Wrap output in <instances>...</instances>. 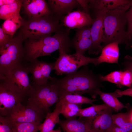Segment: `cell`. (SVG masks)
I'll return each instance as SVG.
<instances>
[{
  "label": "cell",
  "instance_id": "cell-1",
  "mask_svg": "<svg viewBox=\"0 0 132 132\" xmlns=\"http://www.w3.org/2000/svg\"><path fill=\"white\" fill-rule=\"evenodd\" d=\"M102 76L94 74L86 65L80 70L63 78L51 77L49 79L60 92L80 95L88 94L95 98L102 86Z\"/></svg>",
  "mask_w": 132,
  "mask_h": 132
},
{
  "label": "cell",
  "instance_id": "cell-2",
  "mask_svg": "<svg viewBox=\"0 0 132 132\" xmlns=\"http://www.w3.org/2000/svg\"><path fill=\"white\" fill-rule=\"evenodd\" d=\"M24 42V63L31 62L39 57L49 55L57 50L64 49L66 45L63 35L58 31L52 36L27 39Z\"/></svg>",
  "mask_w": 132,
  "mask_h": 132
},
{
  "label": "cell",
  "instance_id": "cell-3",
  "mask_svg": "<svg viewBox=\"0 0 132 132\" xmlns=\"http://www.w3.org/2000/svg\"><path fill=\"white\" fill-rule=\"evenodd\" d=\"M127 11L118 10H106L103 19L104 32L103 46L113 42L124 44L127 46L130 43L127 37Z\"/></svg>",
  "mask_w": 132,
  "mask_h": 132
},
{
  "label": "cell",
  "instance_id": "cell-4",
  "mask_svg": "<svg viewBox=\"0 0 132 132\" xmlns=\"http://www.w3.org/2000/svg\"><path fill=\"white\" fill-rule=\"evenodd\" d=\"M60 19L53 14L29 18L27 21L23 20L18 32L24 40L50 36L62 27L59 23Z\"/></svg>",
  "mask_w": 132,
  "mask_h": 132
},
{
  "label": "cell",
  "instance_id": "cell-5",
  "mask_svg": "<svg viewBox=\"0 0 132 132\" xmlns=\"http://www.w3.org/2000/svg\"><path fill=\"white\" fill-rule=\"evenodd\" d=\"M24 41L19 32L13 39L0 47V79L22 63Z\"/></svg>",
  "mask_w": 132,
  "mask_h": 132
},
{
  "label": "cell",
  "instance_id": "cell-6",
  "mask_svg": "<svg viewBox=\"0 0 132 132\" xmlns=\"http://www.w3.org/2000/svg\"><path fill=\"white\" fill-rule=\"evenodd\" d=\"M31 84L28 96V104L47 114L50 112V108L59 101L58 89L49 79L47 83L42 85L38 86L33 83Z\"/></svg>",
  "mask_w": 132,
  "mask_h": 132
},
{
  "label": "cell",
  "instance_id": "cell-7",
  "mask_svg": "<svg viewBox=\"0 0 132 132\" xmlns=\"http://www.w3.org/2000/svg\"><path fill=\"white\" fill-rule=\"evenodd\" d=\"M58 51L59 56L55 62L54 67L55 73L58 75L74 73L80 67L90 63L98 65V57L90 58L75 53L69 54L63 50Z\"/></svg>",
  "mask_w": 132,
  "mask_h": 132
},
{
  "label": "cell",
  "instance_id": "cell-8",
  "mask_svg": "<svg viewBox=\"0 0 132 132\" xmlns=\"http://www.w3.org/2000/svg\"><path fill=\"white\" fill-rule=\"evenodd\" d=\"M26 64H22L8 73L1 81L14 90L28 96L32 84Z\"/></svg>",
  "mask_w": 132,
  "mask_h": 132
},
{
  "label": "cell",
  "instance_id": "cell-9",
  "mask_svg": "<svg viewBox=\"0 0 132 132\" xmlns=\"http://www.w3.org/2000/svg\"><path fill=\"white\" fill-rule=\"evenodd\" d=\"M46 114L30 105L25 106L20 103L14 106L5 117L12 122H41L45 118Z\"/></svg>",
  "mask_w": 132,
  "mask_h": 132
},
{
  "label": "cell",
  "instance_id": "cell-10",
  "mask_svg": "<svg viewBox=\"0 0 132 132\" xmlns=\"http://www.w3.org/2000/svg\"><path fill=\"white\" fill-rule=\"evenodd\" d=\"M29 73L31 74L33 83L38 86L46 84L54 70L55 62L48 63L37 59L25 63Z\"/></svg>",
  "mask_w": 132,
  "mask_h": 132
},
{
  "label": "cell",
  "instance_id": "cell-11",
  "mask_svg": "<svg viewBox=\"0 0 132 132\" xmlns=\"http://www.w3.org/2000/svg\"><path fill=\"white\" fill-rule=\"evenodd\" d=\"M26 97L3 82L0 83V115L6 116L11 109Z\"/></svg>",
  "mask_w": 132,
  "mask_h": 132
},
{
  "label": "cell",
  "instance_id": "cell-12",
  "mask_svg": "<svg viewBox=\"0 0 132 132\" xmlns=\"http://www.w3.org/2000/svg\"><path fill=\"white\" fill-rule=\"evenodd\" d=\"M106 10L95 12V18L90 28V33L92 41V48L88 53L89 54H98L103 48L102 43L104 32L103 19Z\"/></svg>",
  "mask_w": 132,
  "mask_h": 132
},
{
  "label": "cell",
  "instance_id": "cell-13",
  "mask_svg": "<svg viewBox=\"0 0 132 132\" xmlns=\"http://www.w3.org/2000/svg\"><path fill=\"white\" fill-rule=\"evenodd\" d=\"M94 20L89 14L78 10L72 11L63 17L61 21L62 25L70 30L92 25Z\"/></svg>",
  "mask_w": 132,
  "mask_h": 132
},
{
  "label": "cell",
  "instance_id": "cell-14",
  "mask_svg": "<svg viewBox=\"0 0 132 132\" xmlns=\"http://www.w3.org/2000/svg\"><path fill=\"white\" fill-rule=\"evenodd\" d=\"M71 41L72 47L76 51L75 53L84 55L87 50L89 52L92 46L90 28L85 27L77 29Z\"/></svg>",
  "mask_w": 132,
  "mask_h": 132
},
{
  "label": "cell",
  "instance_id": "cell-15",
  "mask_svg": "<svg viewBox=\"0 0 132 132\" xmlns=\"http://www.w3.org/2000/svg\"><path fill=\"white\" fill-rule=\"evenodd\" d=\"M94 119L73 118L60 120L58 124L63 132H90Z\"/></svg>",
  "mask_w": 132,
  "mask_h": 132
},
{
  "label": "cell",
  "instance_id": "cell-16",
  "mask_svg": "<svg viewBox=\"0 0 132 132\" xmlns=\"http://www.w3.org/2000/svg\"><path fill=\"white\" fill-rule=\"evenodd\" d=\"M23 12L29 18L53 14L44 0H22Z\"/></svg>",
  "mask_w": 132,
  "mask_h": 132
},
{
  "label": "cell",
  "instance_id": "cell-17",
  "mask_svg": "<svg viewBox=\"0 0 132 132\" xmlns=\"http://www.w3.org/2000/svg\"><path fill=\"white\" fill-rule=\"evenodd\" d=\"M131 0H89V9L96 11L102 10H118L127 11L130 7Z\"/></svg>",
  "mask_w": 132,
  "mask_h": 132
},
{
  "label": "cell",
  "instance_id": "cell-18",
  "mask_svg": "<svg viewBox=\"0 0 132 132\" xmlns=\"http://www.w3.org/2000/svg\"><path fill=\"white\" fill-rule=\"evenodd\" d=\"M47 3L53 13L60 18L80 6L77 0H48Z\"/></svg>",
  "mask_w": 132,
  "mask_h": 132
},
{
  "label": "cell",
  "instance_id": "cell-19",
  "mask_svg": "<svg viewBox=\"0 0 132 132\" xmlns=\"http://www.w3.org/2000/svg\"><path fill=\"white\" fill-rule=\"evenodd\" d=\"M112 109L105 110L93 120L91 131L93 132H111L114 125L112 116Z\"/></svg>",
  "mask_w": 132,
  "mask_h": 132
},
{
  "label": "cell",
  "instance_id": "cell-20",
  "mask_svg": "<svg viewBox=\"0 0 132 132\" xmlns=\"http://www.w3.org/2000/svg\"><path fill=\"white\" fill-rule=\"evenodd\" d=\"M119 43L115 42L104 46L100 55L98 57L97 64L103 62L118 64L119 56Z\"/></svg>",
  "mask_w": 132,
  "mask_h": 132
},
{
  "label": "cell",
  "instance_id": "cell-21",
  "mask_svg": "<svg viewBox=\"0 0 132 132\" xmlns=\"http://www.w3.org/2000/svg\"><path fill=\"white\" fill-rule=\"evenodd\" d=\"M61 105H56L52 112L47 113L44 121L40 126V132H49L53 130L55 125L60 121L59 116L61 114Z\"/></svg>",
  "mask_w": 132,
  "mask_h": 132
},
{
  "label": "cell",
  "instance_id": "cell-22",
  "mask_svg": "<svg viewBox=\"0 0 132 132\" xmlns=\"http://www.w3.org/2000/svg\"><path fill=\"white\" fill-rule=\"evenodd\" d=\"M22 0H17L12 4L0 7V18L5 20L14 18H22L20 12Z\"/></svg>",
  "mask_w": 132,
  "mask_h": 132
},
{
  "label": "cell",
  "instance_id": "cell-23",
  "mask_svg": "<svg viewBox=\"0 0 132 132\" xmlns=\"http://www.w3.org/2000/svg\"><path fill=\"white\" fill-rule=\"evenodd\" d=\"M59 99L56 105H60L62 104L68 103L76 104H93L96 100L77 94L59 92Z\"/></svg>",
  "mask_w": 132,
  "mask_h": 132
},
{
  "label": "cell",
  "instance_id": "cell-24",
  "mask_svg": "<svg viewBox=\"0 0 132 132\" xmlns=\"http://www.w3.org/2000/svg\"><path fill=\"white\" fill-rule=\"evenodd\" d=\"M101 99L106 104L113 110L117 112L125 108V106L118 99L121 97L116 92L113 93L103 92L100 90L98 93Z\"/></svg>",
  "mask_w": 132,
  "mask_h": 132
},
{
  "label": "cell",
  "instance_id": "cell-25",
  "mask_svg": "<svg viewBox=\"0 0 132 132\" xmlns=\"http://www.w3.org/2000/svg\"><path fill=\"white\" fill-rule=\"evenodd\" d=\"M8 120L13 132H37L41 124L40 121L19 122Z\"/></svg>",
  "mask_w": 132,
  "mask_h": 132
},
{
  "label": "cell",
  "instance_id": "cell-26",
  "mask_svg": "<svg viewBox=\"0 0 132 132\" xmlns=\"http://www.w3.org/2000/svg\"><path fill=\"white\" fill-rule=\"evenodd\" d=\"M113 124L127 132H132V121L129 113H120L112 115Z\"/></svg>",
  "mask_w": 132,
  "mask_h": 132
},
{
  "label": "cell",
  "instance_id": "cell-27",
  "mask_svg": "<svg viewBox=\"0 0 132 132\" xmlns=\"http://www.w3.org/2000/svg\"><path fill=\"white\" fill-rule=\"evenodd\" d=\"M110 108L105 103L93 105L87 108L82 109L77 117L94 118L103 111Z\"/></svg>",
  "mask_w": 132,
  "mask_h": 132
},
{
  "label": "cell",
  "instance_id": "cell-28",
  "mask_svg": "<svg viewBox=\"0 0 132 132\" xmlns=\"http://www.w3.org/2000/svg\"><path fill=\"white\" fill-rule=\"evenodd\" d=\"M23 19L16 18L5 20L2 25L4 32L13 37L17 30L21 27Z\"/></svg>",
  "mask_w": 132,
  "mask_h": 132
},
{
  "label": "cell",
  "instance_id": "cell-29",
  "mask_svg": "<svg viewBox=\"0 0 132 132\" xmlns=\"http://www.w3.org/2000/svg\"><path fill=\"white\" fill-rule=\"evenodd\" d=\"M82 105L68 103H63L61 105V114L66 119L76 118L82 109Z\"/></svg>",
  "mask_w": 132,
  "mask_h": 132
},
{
  "label": "cell",
  "instance_id": "cell-30",
  "mask_svg": "<svg viewBox=\"0 0 132 132\" xmlns=\"http://www.w3.org/2000/svg\"><path fill=\"white\" fill-rule=\"evenodd\" d=\"M123 71H116L111 72L109 74L101 77L102 80L108 81L121 86V83Z\"/></svg>",
  "mask_w": 132,
  "mask_h": 132
},
{
  "label": "cell",
  "instance_id": "cell-31",
  "mask_svg": "<svg viewBox=\"0 0 132 132\" xmlns=\"http://www.w3.org/2000/svg\"><path fill=\"white\" fill-rule=\"evenodd\" d=\"M126 15L128 26L127 37L130 43L132 39V0H131L130 8L126 12Z\"/></svg>",
  "mask_w": 132,
  "mask_h": 132
},
{
  "label": "cell",
  "instance_id": "cell-32",
  "mask_svg": "<svg viewBox=\"0 0 132 132\" xmlns=\"http://www.w3.org/2000/svg\"><path fill=\"white\" fill-rule=\"evenodd\" d=\"M121 85L132 88V75L129 71L126 70L123 71Z\"/></svg>",
  "mask_w": 132,
  "mask_h": 132
},
{
  "label": "cell",
  "instance_id": "cell-33",
  "mask_svg": "<svg viewBox=\"0 0 132 132\" xmlns=\"http://www.w3.org/2000/svg\"><path fill=\"white\" fill-rule=\"evenodd\" d=\"M0 132H13L8 119L6 117L0 115Z\"/></svg>",
  "mask_w": 132,
  "mask_h": 132
},
{
  "label": "cell",
  "instance_id": "cell-34",
  "mask_svg": "<svg viewBox=\"0 0 132 132\" xmlns=\"http://www.w3.org/2000/svg\"><path fill=\"white\" fill-rule=\"evenodd\" d=\"M13 37L5 33L1 27L0 28V47L12 40Z\"/></svg>",
  "mask_w": 132,
  "mask_h": 132
},
{
  "label": "cell",
  "instance_id": "cell-35",
  "mask_svg": "<svg viewBox=\"0 0 132 132\" xmlns=\"http://www.w3.org/2000/svg\"><path fill=\"white\" fill-rule=\"evenodd\" d=\"M122 64L125 70L129 71L132 75V57L129 56H125Z\"/></svg>",
  "mask_w": 132,
  "mask_h": 132
},
{
  "label": "cell",
  "instance_id": "cell-36",
  "mask_svg": "<svg viewBox=\"0 0 132 132\" xmlns=\"http://www.w3.org/2000/svg\"><path fill=\"white\" fill-rule=\"evenodd\" d=\"M83 9V11L89 14V0H77Z\"/></svg>",
  "mask_w": 132,
  "mask_h": 132
},
{
  "label": "cell",
  "instance_id": "cell-37",
  "mask_svg": "<svg viewBox=\"0 0 132 132\" xmlns=\"http://www.w3.org/2000/svg\"><path fill=\"white\" fill-rule=\"evenodd\" d=\"M116 91L121 97L122 96H127L132 97V88H129L123 91L117 90Z\"/></svg>",
  "mask_w": 132,
  "mask_h": 132
},
{
  "label": "cell",
  "instance_id": "cell-38",
  "mask_svg": "<svg viewBox=\"0 0 132 132\" xmlns=\"http://www.w3.org/2000/svg\"><path fill=\"white\" fill-rule=\"evenodd\" d=\"M111 132H127L123 129L114 124L111 129Z\"/></svg>",
  "mask_w": 132,
  "mask_h": 132
},
{
  "label": "cell",
  "instance_id": "cell-39",
  "mask_svg": "<svg viewBox=\"0 0 132 132\" xmlns=\"http://www.w3.org/2000/svg\"><path fill=\"white\" fill-rule=\"evenodd\" d=\"M17 0H2L3 5L10 4L15 2Z\"/></svg>",
  "mask_w": 132,
  "mask_h": 132
},
{
  "label": "cell",
  "instance_id": "cell-40",
  "mask_svg": "<svg viewBox=\"0 0 132 132\" xmlns=\"http://www.w3.org/2000/svg\"><path fill=\"white\" fill-rule=\"evenodd\" d=\"M49 132H62L61 128H59L58 129L56 130H53Z\"/></svg>",
  "mask_w": 132,
  "mask_h": 132
},
{
  "label": "cell",
  "instance_id": "cell-41",
  "mask_svg": "<svg viewBox=\"0 0 132 132\" xmlns=\"http://www.w3.org/2000/svg\"><path fill=\"white\" fill-rule=\"evenodd\" d=\"M129 113L130 115L131 119L132 120V110L131 112Z\"/></svg>",
  "mask_w": 132,
  "mask_h": 132
},
{
  "label": "cell",
  "instance_id": "cell-42",
  "mask_svg": "<svg viewBox=\"0 0 132 132\" xmlns=\"http://www.w3.org/2000/svg\"><path fill=\"white\" fill-rule=\"evenodd\" d=\"M92 132L91 131V132Z\"/></svg>",
  "mask_w": 132,
  "mask_h": 132
},
{
  "label": "cell",
  "instance_id": "cell-43",
  "mask_svg": "<svg viewBox=\"0 0 132 132\" xmlns=\"http://www.w3.org/2000/svg\"></svg>",
  "mask_w": 132,
  "mask_h": 132
},
{
  "label": "cell",
  "instance_id": "cell-44",
  "mask_svg": "<svg viewBox=\"0 0 132 132\" xmlns=\"http://www.w3.org/2000/svg\"></svg>",
  "mask_w": 132,
  "mask_h": 132
}]
</instances>
